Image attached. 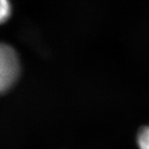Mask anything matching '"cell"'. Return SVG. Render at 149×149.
Masks as SVG:
<instances>
[{"instance_id": "cell-1", "label": "cell", "mask_w": 149, "mask_h": 149, "mask_svg": "<svg viewBox=\"0 0 149 149\" xmlns=\"http://www.w3.org/2000/svg\"><path fill=\"white\" fill-rule=\"evenodd\" d=\"M19 73V59L15 50L9 45L0 43V94L13 86Z\"/></svg>"}, {"instance_id": "cell-2", "label": "cell", "mask_w": 149, "mask_h": 149, "mask_svg": "<svg viewBox=\"0 0 149 149\" xmlns=\"http://www.w3.org/2000/svg\"><path fill=\"white\" fill-rule=\"evenodd\" d=\"M137 144L139 149H149V126L142 127L139 131Z\"/></svg>"}, {"instance_id": "cell-3", "label": "cell", "mask_w": 149, "mask_h": 149, "mask_svg": "<svg viewBox=\"0 0 149 149\" xmlns=\"http://www.w3.org/2000/svg\"><path fill=\"white\" fill-rule=\"evenodd\" d=\"M12 13V6L9 0H0V24L6 22Z\"/></svg>"}]
</instances>
